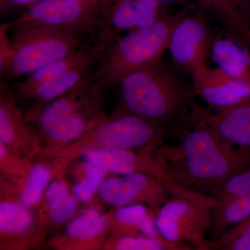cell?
<instances>
[{
    "mask_svg": "<svg viewBox=\"0 0 250 250\" xmlns=\"http://www.w3.org/2000/svg\"><path fill=\"white\" fill-rule=\"evenodd\" d=\"M206 250H250V216L209 242Z\"/></svg>",
    "mask_w": 250,
    "mask_h": 250,
    "instance_id": "cell-27",
    "label": "cell"
},
{
    "mask_svg": "<svg viewBox=\"0 0 250 250\" xmlns=\"http://www.w3.org/2000/svg\"><path fill=\"white\" fill-rule=\"evenodd\" d=\"M207 18L197 9L194 14L183 11L169 41L167 51L174 63L191 74L207 64L217 36Z\"/></svg>",
    "mask_w": 250,
    "mask_h": 250,
    "instance_id": "cell-9",
    "label": "cell"
},
{
    "mask_svg": "<svg viewBox=\"0 0 250 250\" xmlns=\"http://www.w3.org/2000/svg\"><path fill=\"white\" fill-rule=\"evenodd\" d=\"M96 59L90 49H76L28 75L25 80L16 85V95H14L17 100H22L38 87L57 78L72 68L84 65L91 66Z\"/></svg>",
    "mask_w": 250,
    "mask_h": 250,
    "instance_id": "cell-19",
    "label": "cell"
},
{
    "mask_svg": "<svg viewBox=\"0 0 250 250\" xmlns=\"http://www.w3.org/2000/svg\"><path fill=\"white\" fill-rule=\"evenodd\" d=\"M10 25L14 57L9 76H28L80 49L84 34L58 28Z\"/></svg>",
    "mask_w": 250,
    "mask_h": 250,
    "instance_id": "cell-6",
    "label": "cell"
},
{
    "mask_svg": "<svg viewBox=\"0 0 250 250\" xmlns=\"http://www.w3.org/2000/svg\"><path fill=\"white\" fill-rule=\"evenodd\" d=\"M166 126L123 109L106 116L88 132L57 153L52 167L55 177H62L72 163L87 149H125L154 152L164 144Z\"/></svg>",
    "mask_w": 250,
    "mask_h": 250,
    "instance_id": "cell-3",
    "label": "cell"
},
{
    "mask_svg": "<svg viewBox=\"0 0 250 250\" xmlns=\"http://www.w3.org/2000/svg\"><path fill=\"white\" fill-rule=\"evenodd\" d=\"M208 194L215 197H250V167L231 176Z\"/></svg>",
    "mask_w": 250,
    "mask_h": 250,
    "instance_id": "cell-30",
    "label": "cell"
},
{
    "mask_svg": "<svg viewBox=\"0 0 250 250\" xmlns=\"http://www.w3.org/2000/svg\"><path fill=\"white\" fill-rule=\"evenodd\" d=\"M74 183L72 192L80 203L88 204L93 202L98 195L99 190L108 172L96 166L83 160L74 166Z\"/></svg>",
    "mask_w": 250,
    "mask_h": 250,
    "instance_id": "cell-25",
    "label": "cell"
},
{
    "mask_svg": "<svg viewBox=\"0 0 250 250\" xmlns=\"http://www.w3.org/2000/svg\"><path fill=\"white\" fill-rule=\"evenodd\" d=\"M187 129L174 144L154 152L165 163L171 177L190 190H210L250 167V149L225 142L204 125L186 122Z\"/></svg>",
    "mask_w": 250,
    "mask_h": 250,
    "instance_id": "cell-1",
    "label": "cell"
},
{
    "mask_svg": "<svg viewBox=\"0 0 250 250\" xmlns=\"http://www.w3.org/2000/svg\"><path fill=\"white\" fill-rule=\"evenodd\" d=\"M194 96L212 109L229 107L250 98V79L233 78L221 70L202 65L192 73Z\"/></svg>",
    "mask_w": 250,
    "mask_h": 250,
    "instance_id": "cell-14",
    "label": "cell"
},
{
    "mask_svg": "<svg viewBox=\"0 0 250 250\" xmlns=\"http://www.w3.org/2000/svg\"><path fill=\"white\" fill-rule=\"evenodd\" d=\"M149 208L143 204H134L112 210L108 213L111 236L142 235L166 241L156 228L154 210L153 212Z\"/></svg>",
    "mask_w": 250,
    "mask_h": 250,
    "instance_id": "cell-18",
    "label": "cell"
},
{
    "mask_svg": "<svg viewBox=\"0 0 250 250\" xmlns=\"http://www.w3.org/2000/svg\"><path fill=\"white\" fill-rule=\"evenodd\" d=\"M80 203L72 192L65 201L57 207L44 213H38L39 225L45 229L48 226H59L67 223L79 211Z\"/></svg>",
    "mask_w": 250,
    "mask_h": 250,
    "instance_id": "cell-29",
    "label": "cell"
},
{
    "mask_svg": "<svg viewBox=\"0 0 250 250\" xmlns=\"http://www.w3.org/2000/svg\"><path fill=\"white\" fill-rule=\"evenodd\" d=\"M182 13L166 14L152 25L131 31L108 47L100 56L97 81L102 86L116 85L130 72L161 62Z\"/></svg>",
    "mask_w": 250,
    "mask_h": 250,
    "instance_id": "cell-4",
    "label": "cell"
},
{
    "mask_svg": "<svg viewBox=\"0 0 250 250\" xmlns=\"http://www.w3.org/2000/svg\"><path fill=\"white\" fill-rule=\"evenodd\" d=\"M0 143L30 160L42 151L40 136L25 119L12 93L1 94Z\"/></svg>",
    "mask_w": 250,
    "mask_h": 250,
    "instance_id": "cell-15",
    "label": "cell"
},
{
    "mask_svg": "<svg viewBox=\"0 0 250 250\" xmlns=\"http://www.w3.org/2000/svg\"><path fill=\"white\" fill-rule=\"evenodd\" d=\"M44 0H0L1 13L9 10H26Z\"/></svg>",
    "mask_w": 250,
    "mask_h": 250,
    "instance_id": "cell-33",
    "label": "cell"
},
{
    "mask_svg": "<svg viewBox=\"0 0 250 250\" xmlns=\"http://www.w3.org/2000/svg\"><path fill=\"white\" fill-rule=\"evenodd\" d=\"M110 229L108 213H103L97 207H87L67 222L63 232L51 245L59 250L100 249L103 248Z\"/></svg>",
    "mask_w": 250,
    "mask_h": 250,
    "instance_id": "cell-16",
    "label": "cell"
},
{
    "mask_svg": "<svg viewBox=\"0 0 250 250\" xmlns=\"http://www.w3.org/2000/svg\"><path fill=\"white\" fill-rule=\"evenodd\" d=\"M197 9L213 16L223 29L224 35L241 41L250 48V30L242 21L236 0H197Z\"/></svg>",
    "mask_w": 250,
    "mask_h": 250,
    "instance_id": "cell-21",
    "label": "cell"
},
{
    "mask_svg": "<svg viewBox=\"0 0 250 250\" xmlns=\"http://www.w3.org/2000/svg\"><path fill=\"white\" fill-rule=\"evenodd\" d=\"M80 157L108 174L123 175L143 172L152 174L165 182L173 194L186 195L192 191L172 179L165 163L154 152L93 148L84 151Z\"/></svg>",
    "mask_w": 250,
    "mask_h": 250,
    "instance_id": "cell-10",
    "label": "cell"
},
{
    "mask_svg": "<svg viewBox=\"0 0 250 250\" xmlns=\"http://www.w3.org/2000/svg\"><path fill=\"white\" fill-rule=\"evenodd\" d=\"M90 67V65H84L72 68L57 78L38 87L22 100L32 102V105L41 104L63 96L88 80L87 73Z\"/></svg>",
    "mask_w": 250,
    "mask_h": 250,
    "instance_id": "cell-23",
    "label": "cell"
},
{
    "mask_svg": "<svg viewBox=\"0 0 250 250\" xmlns=\"http://www.w3.org/2000/svg\"><path fill=\"white\" fill-rule=\"evenodd\" d=\"M209 242L250 216V197H215Z\"/></svg>",
    "mask_w": 250,
    "mask_h": 250,
    "instance_id": "cell-22",
    "label": "cell"
},
{
    "mask_svg": "<svg viewBox=\"0 0 250 250\" xmlns=\"http://www.w3.org/2000/svg\"><path fill=\"white\" fill-rule=\"evenodd\" d=\"M102 88L98 81L93 82L88 80L63 96L48 103L32 105L24 112L25 119L42 139L57 125L103 101Z\"/></svg>",
    "mask_w": 250,
    "mask_h": 250,
    "instance_id": "cell-12",
    "label": "cell"
},
{
    "mask_svg": "<svg viewBox=\"0 0 250 250\" xmlns=\"http://www.w3.org/2000/svg\"><path fill=\"white\" fill-rule=\"evenodd\" d=\"M166 14V7L159 0H116L94 29L90 50L98 58L120 39L123 31L131 32L152 25Z\"/></svg>",
    "mask_w": 250,
    "mask_h": 250,
    "instance_id": "cell-8",
    "label": "cell"
},
{
    "mask_svg": "<svg viewBox=\"0 0 250 250\" xmlns=\"http://www.w3.org/2000/svg\"><path fill=\"white\" fill-rule=\"evenodd\" d=\"M70 187L62 177H55L46 188L39 213H44L62 204L70 196Z\"/></svg>",
    "mask_w": 250,
    "mask_h": 250,
    "instance_id": "cell-31",
    "label": "cell"
},
{
    "mask_svg": "<svg viewBox=\"0 0 250 250\" xmlns=\"http://www.w3.org/2000/svg\"><path fill=\"white\" fill-rule=\"evenodd\" d=\"M105 250H187L192 248L184 245L176 244L155 239L142 235L111 236L105 241Z\"/></svg>",
    "mask_w": 250,
    "mask_h": 250,
    "instance_id": "cell-26",
    "label": "cell"
},
{
    "mask_svg": "<svg viewBox=\"0 0 250 250\" xmlns=\"http://www.w3.org/2000/svg\"><path fill=\"white\" fill-rule=\"evenodd\" d=\"M124 109L166 126L187 121L193 103L192 88L161 62L125 75L116 84Z\"/></svg>",
    "mask_w": 250,
    "mask_h": 250,
    "instance_id": "cell-2",
    "label": "cell"
},
{
    "mask_svg": "<svg viewBox=\"0 0 250 250\" xmlns=\"http://www.w3.org/2000/svg\"><path fill=\"white\" fill-rule=\"evenodd\" d=\"M44 229L31 208L21 203L10 192H1L0 236L1 248H21L36 243L43 236Z\"/></svg>",
    "mask_w": 250,
    "mask_h": 250,
    "instance_id": "cell-17",
    "label": "cell"
},
{
    "mask_svg": "<svg viewBox=\"0 0 250 250\" xmlns=\"http://www.w3.org/2000/svg\"><path fill=\"white\" fill-rule=\"evenodd\" d=\"M236 3L242 21L250 30V0H236Z\"/></svg>",
    "mask_w": 250,
    "mask_h": 250,
    "instance_id": "cell-34",
    "label": "cell"
},
{
    "mask_svg": "<svg viewBox=\"0 0 250 250\" xmlns=\"http://www.w3.org/2000/svg\"><path fill=\"white\" fill-rule=\"evenodd\" d=\"M53 175L50 166L42 162L33 163L27 175L16 188L18 200L31 209L40 206Z\"/></svg>",
    "mask_w": 250,
    "mask_h": 250,
    "instance_id": "cell-24",
    "label": "cell"
},
{
    "mask_svg": "<svg viewBox=\"0 0 250 250\" xmlns=\"http://www.w3.org/2000/svg\"><path fill=\"white\" fill-rule=\"evenodd\" d=\"M116 0H44L23 11L11 25L58 28L93 32Z\"/></svg>",
    "mask_w": 250,
    "mask_h": 250,
    "instance_id": "cell-7",
    "label": "cell"
},
{
    "mask_svg": "<svg viewBox=\"0 0 250 250\" xmlns=\"http://www.w3.org/2000/svg\"><path fill=\"white\" fill-rule=\"evenodd\" d=\"M32 161L23 157L0 143V169L1 176L18 185L27 175Z\"/></svg>",
    "mask_w": 250,
    "mask_h": 250,
    "instance_id": "cell-28",
    "label": "cell"
},
{
    "mask_svg": "<svg viewBox=\"0 0 250 250\" xmlns=\"http://www.w3.org/2000/svg\"><path fill=\"white\" fill-rule=\"evenodd\" d=\"M187 121L204 125L225 142L250 149V98L221 109L204 107L194 101Z\"/></svg>",
    "mask_w": 250,
    "mask_h": 250,
    "instance_id": "cell-13",
    "label": "cell"
},
{
    "mask_svg": "<svg viewBox=\"0 0 250 250\" xmlns=\"http://www.w3.org/2000/svg\"><path fill=\"white\" fill-rule=\"evenodd\" d=\"M161 4L164 6V7H167V6H172V5H183V6H187L188 4L189 0H159Z\"/></svg>",
    "mask_w": 250,
    "mask_h": 250,
    "instance_id": "cell-35",
    "label": "cell"
},
{
    "mask_svg": "<svg viewBox=\"0 0 250 250\" xmlns=\"http://www.w3.org/2000/svg\"><path fill=\"white\" fill-rule=\"evenodd\" d=\"M210 55L218 68L229 76L242 80L250 79V48L230 36L217 35Z\"/></svg>",
    "mask_w": 250,
    "mask_h": 250,
    "instance_id": "cell-20",
    "label": "cell"
},
{
    "mask_svg": "<svg viewBox=\"0 0 250 250\" xmlns=\"http://www.w3.org/2000/svg\"><path fill=\"white\" fill-rule=\"evenodd\" d=\"M215 198L206 192L172 194L154 210L158 231L166 241L206 250Z\"/></svg>",
    "mask_w": 250,
    "mask_h": 250,
    "instance_id": "cell-5",
    "label": "cell"
},
{
    "mask_svg": "<svg viewBox=\"0 0 250 250\" xmlns=\"http://www.w3.org/2000/svg\"><path fill=\"white\" fill-rule=\"evenodd\" d=\"M172 194L168 186L155 176L136 172L106 177L98 195L104 204L114 208L143 204L153 209L165 203Z\"/></svg>",
    "mask_w": 250,
    "mask_h": 250,
    "instance_id": "cell-11",
    "label": "cell"
},
{
    "mask_svg": "<svg viewBox=\"0 0 250 250\" xmlns=\"http://www.w3.org/2000/svg\"><path fill=\"white\" fill-rule=\"evenodd\" d=\"M9 23L0 25V72L1 76H9L14 57V46L9 38Z\"/></svg>",
    "mask_w": 250,
    "mask_h": 250,
    "instance_id": "cell-32",
    "label": "cell"
}]
</instances>
